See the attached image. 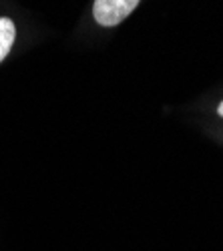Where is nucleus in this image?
I'll list each match as a JSON object with an SVG mask.
<instances>
[{"label":"nucleus","mask_w":223,"mask_h":251,"mask_svg":"<svg viewBox=\"0 0 223 251\" xmlns=\"http://www.w3.org/2000/svg\"><path fill=\"white\" fill-rule=\"evenodd\" d=\"M139 0H95L93 14L100 26H117L137 8Z\"/></svg>","instance_id":"f257e3e1"},{"label":"nucleus","mask_w":223,"mask_h":251,"mask_svg":"<svg viewBox=\"0 0 223 251\" xmlns=\"http://www.w3.org/2000/svg\"><path fill=\"white\" fill-rule=\"evenodd\" d=\"M14 38H16L14 23L10 18L2 16V18H0V62L8 56V52H10L12 45H14Z\"/></svg>","instance_id":"f03ea898"},{"label":"nucleus","mask_w":223,"mask_h":251,"mask_svg":"<svg viewBox=\"0 0 223 251\" xmlns=\"http://www.w3.org/2000/svg\"><path fill=\"white\" fill-rule=\"evenodd\" d=\"M217 113H219V115H221V117H223V100H221V102H219V107H217Z\"/></svg>","instance_id":"7ed1b4c3"}]
</instances>
